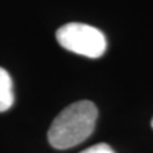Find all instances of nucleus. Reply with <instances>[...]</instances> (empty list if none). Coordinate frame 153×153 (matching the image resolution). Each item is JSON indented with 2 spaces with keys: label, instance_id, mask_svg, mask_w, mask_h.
<instances>
[{
  "label": "nucleus",
  "instance_id": "1",
  "mask_svg": "<svg viewBox=\"0 0 153 153\" xmlns=\"http://www.w3.org/2000/svg\"><path fill=\"white\" fill-rule=\"evenodd\" d=\"M97 115V107L91 101L69 105L52 121L47 133L49 143L56 149H68L80 144L93 133Z\"/></svg>",
  "mask_w": 153,
  "mask_h": 153
},
{
  "label": "nucleus",
  "instance_id": "2",
  "mask_svg": "<svg viewBox=\"0 0 153 153\" xmlns=\"http://www.w3.org/2000/svg\"><path fill=\"white\" fill-rule=\"evenodd\" d=\"M56 40L65 50L92 59L102 56L107 47L103 33L98 28L84 23H66L61 26L56 31Z\"/></svg>",
  "mask_w": 153,
  "mask_h": 153
},
{
  "label": "nucleus",
  "instance_id": "3",
  "mask_svg": "<svg viewBox=\"0 0 153 153\" xmlns=\"http://www.w3.org/2000/svg\"><path fill=\"white\" fill-rule=\"evenodd\" d=\"M14 103L13 82L9 73L0 68V112L9 110Z\"/></svg>",
  "mask_w": 153,
  "mask_h": 153
},
{
  "label": "nucleus",
  "instance_id": "4",
  "mask_svg": "<svg viewBox=\"0 0 153 153\" xmlns=\"http://www.w3.org/2000/svg\"><path fill=\"white\" fill-rule=\"evenodd\" d=\"M80 153H115V152L106 143H98V144H94L92 147L87 148V149L82 151Z\"/></svg>",
  "mask_w": 153,
  "mask_h": 153
},
{
  "label": "nucleus",
  "instance_id": "5",
  "mask_svg": "<svg viewBox=\"0 0 153 153\" xmlns=\"http://www.w3.org/2000/svg\"><path fill=\"white\" fill-rule=\"evenodd\" d=\"M151 124H152V128H153V119H152V121H151Z\"/></svg>",
  "mask_w": 153,
  "mask_h": 153
}]
</instances>
